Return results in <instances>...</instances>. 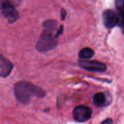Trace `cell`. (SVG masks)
Returning <instances> with one entry per match:
<instances>
[{"instance_id":"cell-1","label":"cell","mask_w":124,"mask_h":124,"mask_svg":"<svg viewBox=\"0 0 124 124\" xmlns=\"http://www.w3.org/2000/svg\"><path fill=\"white\" fill-rule=\"evenodd\" d=\"M15 96L18 102L23 105L30 104L33 97L44 98L46 92L41 87L25 81L17 82L13 87Z\"/></svg>"},{"instance_id":"cell-2","label":"cell","mask_w":124,"mask_h":124,"mask_svg":"<svg viewBox=\"0 0 124 124\" xmlns=\"http://www.w3.org/2000/svg\"><path fill=\"white\" fill-rule=\"evenodd\" d=\"M54 32L43 29L36 44V48L41 53H46L54 49L58 45V41L53 34Z\"/></svg>"},{"instance_id":"cell-3","label":"cell","mask_w":124,"mask_h":124,"mask_svg":"<svg viewBox=\"0 0 124 124\" xmlns=\"http://www.w3.org/2000/svg\"><path fill=\"white\" fill-rule=\"evenodd\" d=\"M2 15L7 20L9 24L15 23L19 18V13L15 6L9 1H4L1 5Z\"/></svg>"},{"instance_id":"cell-4","label":"cell","mask_w":124,"mask_h":124,"mask_svg":"<svg viewBox=\"0 0 124 124\" xmlns=\"http://www.w3.org/2000/svg\"><path fill=\"white\" fill-rule=\"evenodd\" d=\"M78 65L84 70L96 73H103L107 69L105 64L98 61L79 60Z\"/></svg>"},{"instance_id":"cell-5","label":"cell","mask_w":124,"mask_h":124,"mask_svg":"<svg viewBox=\"0 0 124 124\" xmlns=\"http://www.w3.org/2000/svg\"><path fill=\"white\" fill-rule=\"evenodd\" d=\"M92 110L89 107L84 105L76 106L73 111V117L78 122L82 123L90 120L92 117Z\"/></svg>"},{"instance_id":"cell-6","label":"cell","mask_w":124,"mask_h":124,"mask_svg":"<svg viewBox=\"0 0 124 124\" xmlns=\"http://www.w3.org/2000/svg\"><path fill=\"white\" fill-rule=\"evenodd\" d=\"M103 23L107 29H113L119 25V18L117 12L111 9L105 10L102 14Z\"/></svg>"},{"instance_id":"cell-7","label":"cell","mask_w":124,"mask_h":124,"mask_svg":"<svg viewBox=\"0 0 124 124\" xmlns=\"http://www.w3.org/2000/svg\"><path fill=\"white\" fill-rule=\"evenodd\" d=\"M93 103L98 107L108 106L112 101V97L108 92H99L96 93L93 98Z\"/></svg>"},{"instance_id":"cell-8","label":"cell","mask_w":124,"mask_h":124,"mask_svg":"<svg viewBox=\"0 0 124 124\" xmlns=\"http://www.w3.org/2000/svg\"><path fill=\"white\" fill-rule=\"evenodd\" d=\"M13 64L1 54L0 56V76L1 78H7L13 69Z\"/></svg>"},{"instance_id":"cell-9","label":"cell","mask_w":124,"mask_h":124,"mask_svg":"<svg viewBox=\"0 0 124 124\" xmlns=\"http://www.w3.org/2000/svg\"><path fill=\"white\" fill-rule=\"evenodd\" d=\"M115 7L119 18V26L121 28L124 35V0H117L115 1Z\"/></svg>"},{"instance_id":"cell-10","label":"cell","mask_w":124,"mask_h":124,"mask_svg":"<svg viewBox=\"0 0 124 124\" xmlns=\"http://www.w3.org/2000/svg\"><path fill=\"white\" fill-rule=\"evenodd\" d=\"M94 50L90 47H85L81 49L79 52L78 56L80 59H91L94 56Z\"/></svg>"},{"instance_id":"cell-11","label":"cell","mask_w":124,"mask_h":124,"mask_svg":"<svg viewBox=\"0 0 124 124\" xmlns=\"http://www.w3.org/2000/svg\"><path fill=\"white\" fill-rule=\"evenodd\" d=\"M42 27L46 30H50L53 32H56L58 30V21L55 19H47L42 24Z\"/></svg>"},{"instance_id":"cell-12","label":"cell","mask_w":124,"mask_h":124,"mask_svg":"<svg viewBox=\"0 0 124 124\" xmlns=\"http://www.w3.org/2000/svg\"><path fill=\"white\" fill-rule=\"evenodd\" d=\"M63 31H64V25H61L58 28V30H57L56 32L55 33V35H54V37L56 39H58L62 34L63 33Z\"/></svg>"},{"instance_id":"cell-13","label":"cell","mask_w":124,"mask_h":124,"mask_svg":"<svg viewBox=\"0 0 124 124\" xmlns=\"http://www.w3.org/2000/svg\"><path fill=\"white\" fill-rule=\"evenodd\" d=\"M67 14V12L65 8H61V18L62 21H64L66 18Z\"/></svg>"},{"instance_id":"cell-14","label":"cell","mask_w":124,"mask_h":124,"mask_svg":"<svg viewBox=\"0 0 124 124\" xmlns=\"http://www.w3.org/2000/svg\"><path fill=\"white\" fill-rule=\"evenodd\" d=\"M101 124H113V121L111 118H107L104 120Z\"/></svg>"}]
</instances>
